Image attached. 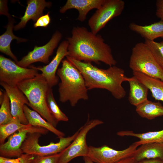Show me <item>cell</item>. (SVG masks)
Instances as JSON below:
<instances>
[{
    "label": "cell",
    "mask_w": 163,
    "mask_h": 163,
    "mask_svg": "<svg viewBox=\"0 0 163 163\" xmlns=\"http://www.w3.org/2000/svg\"><path fill=\"white\" fill-rule=\"evenodd\" d=\"M60 153L45 156H35L30 163H58Z\"/></svg>",
    "instance_id": "30"
},
{
    "label": "cell",
    "mask_w": 163,
    "mask_h": 163,
    "mask_svg": "<svg viewBox=\"0 0 163 163\" xmlns=\"http://www.w3.org/2000/svg\"></svg>",
    "instance_id": "38"
},
{
    "label": "cell",
    "mask_w": 163,
    "mask_h": 163,
    "mask_svg": "<svg viewBox=\"0 0 163 163\" xmlns=\"http://www.w3.org/2000/svg\"><path fill=\"white\" fill-rule=\"evenodd\" d=\"M129 66L133 72L141 73L163 81V70L144 42L137 43L133 48Z\"/></svg>",
    "instance_id": "5"
},
{
    "label": "cell",
    "mask_w": 163,
    "mask_h": 163,
    "mask_svg": "<svg viewBox=\"0 0 163 163\" xmlns=\"http://www.w3.org/2000/svg\"><path fill=\"white\" fill-rule=\"evenodd\" d=\"M30 125L29 124L27 125L22 124L14 119L12 121L9 123L0 125V145L5 142L6 138L19 129Z\"/></svg>",
    "instance_id": "26"
},
{
    "label": "cell",
    "mask_w": 163,
    "mask_h": 163,
    "mask_svg": "<svg viewBox=\"0 0 163 163\" xmlns=\"http://www.w3.org/2000/svg\"><path fill=\"white\" fill-rule=\"evenodd\" d=\"M144 43L149 48L157 62L163 70V41L156 42L145 40Z\"/></svg>",
    "instance_id": "28"
},
{
    "label": "cell",
    "mask_w": 163,
    "mask_h": 163,
    "mask_svg": "<svg viewBox=\"0 0 163 163\" xmlns=\"http://www.w3.org/2000/svg\"><path fill=\"white\" fill-rule=\"evenodd\" d=\"M69 45L67 40L63 41L60 44L56 55L50 63L45 66L30 67L34 68L42 72L41 74L45 77L50 87L52 88L58 82L59 78L56 75L58 67L65 56H68V48Z\"/></svg>",
    "instance_id": "14"
},
{
    "label": "cell",
    "mask_w": 163,
    "mask_h": 163,
    "mask_svg": "<svg viewBox=\"0 0 163 163\" xmlns=\"http://www.w3.org/2000/svg\"><path fill=\"white\" fill-rule=\"evenodd\" d=\"M8 18V23L6 26V30L0 36V51L9 56L16 62L18 61L17 59L11 50V42L14 39H16L18 43L26 42L27 40L18 37L13 34L14 21L11 16Z\"/></svg>",
    "instance_id": "19"
},
{
    "label": "cell",
    "mask_w": 163,
    "mask_h": 163,
    "mask_svg": "<svg viewBox=\"0 0 163 163\" xmlns=\"http://www.w3.org/2000/svg\"><path fill=\"white\" fill-rule=\"evenodd\" d=\"M46 103L53 117L58 122H67L69 119L60 109L54 97L52 88L49 87L46 96Z\"/></svg>",
    "instance_id": "25"
},
{
    "label": "cell",
    "mask_w": 163,
    "mask_h": 163,
    "mask_svg": "<svg viewBox=\"0 0 163 163\" xmlns=\"http://www.w3.org/2000/svg\"><path fill=\"white\" fill-rule=\"evenodd\" d=\"M125 5V2L122 0H105L88 21L91 31L97 34L110 21L121 14Z\"/></svg>",
    "instance_id": "9"
},
{
    "label": "cell",
    "mask_w": 163,
    "mask_h": 163,
    "mask_svg": "<svg viewBox=\"0 0 163 163\" xmlns=\"http://www.w3.org/2000/svg\"><path fill=\"white\" fill-rule=\"evenodd\" d=\"M66 57L80 71L88 90L106 89L117 99L123 98L126 96V92L122 84L123 82L131 80L132 77H126L123 69L116 66L106 69L99 68L91 63L78 61L68 56Z\"/></svg>",
    "instance_id": "2"
},
{
    "label": "cell",
    "mask_w": 163,
    "mask_h": 163,
    "mask_svg": "<svg viewBox=\"0 0 163 163\" xmlns=\"http://www.w3.org/2000/svg\"><path fill=\"white\" fill-rule=\"evenodd\" d=\"M115 163H138L133 156L122 159Z\"/></svg>",
    "instance_id": "34"
},
{
    "label": "cell",
    "mask_w": 163,
    "mask_h": 163,
    "mask_svg": "<svg viewBox=\"0 0 163 163\" xmlns=\"http://www.w3.org/2000/svg\"><path fill=\"white\" fill-rule=\"evenodd\" d=\"M138 163H163V160L158 159H145L138 161Z\"/></svg>",
    "instance_id": "35"
},
{
    "label": "cell",
    "mask_w": 163,
    "mask_h": 163,
    "mask_svg": "<svg viewBox=\"0 0 163 163\" xmlns=\"http://www.w3.org/2000/svg\"><path fill=\"white\" fill-rule=\"evenodd\" d=\"M133 157L137 161L149 159L163 160V143L142 144L137 149Z\"/></svg>",
    "instance_id": "18"
},
{
    "label": "cell",
    "mask_w": 163,
    "mask_h": 163,
    "mask_svg": "<svg viewBox=\"0 0 163 163\" xmlns=\"http://www.w3.org/2000/svg\"><path fill=\"white\" fill-rule=\"evenodd\" d=\"M139 146L136 142L122 150L113 149L106 145L97 147L89 146L87 157L95 163H115L133 156Z\"/></svg>",
    "instance_id": "10"
},
{
    "label": "cell",
    "mask_w": 163,
    "mask_h": 163,
    "mask_svg": "<svg viewBox=\"0 0 163 163\" xmlns=\"http://www.w3.org/2000/svg\"><path fill=\"white\" fill-rule=\"evenodd\" d=\"M72 35L67 38V56L85 62L99 64L101 62L110 67L116 65L117 62L111 47L101 35L94 34L83 27H73Z\"/></svg>",
    "instance_id": "1"
},
{
    "label": "cell",
    "mask_w": 163,
    "mask_h": 163,
    "mask_svg": "<svg viewBox=\"0 0 163 163\" xmlns=\"http://www.w3.org/2000/svg\"><path fill=\"white\" fill-rule=\"evenodd\" d=\"M136 111L142 117L149 120L163 116V106L159 102L148 99L136 107Z\"/></svg>",
    "instance_id": "23"
},
{
    "label": "cell",
    "mask_w": 163,
    "mask_h": 163,
    "mask_svg": "<svg viewBox=\"0 0 163 163\" xmlns=\"http://www.w3.org/2000/svg\"><path fill=\"white\" fill-rule=\"evenodd\" d=\"M23 110L29 124L32 126L45 128L55 134L59 138L64 136L65 134L63 132L56 129V127L42 117L38 113L30 109L26 104L24 106Z\"/></svg>",
    "instance_id": "20"
},
{
    "label": "cell",
    "mask_w": 163,
    "mask_h": 163,
    "mask_svg": "<svg viewBox=\"0 0 163 163\" xmlns=\"http://www.w3.org/2000/svg\"><path fill=\"white\" fill-rule=\"evenodd\" d=\"M79 129L78 133L70 144L60 153L58 163H68L73 158L79 156H87L89 146L87 145L86 138L88 132L96 126L103 122L98 119L89 120Z\"/></svg>",
    "instance_id": "7"
},
{
    "label": "cell",
    "mask_w": 163,
    "mask_h": 163,
    "mask_svg": "<svg viewBox=\"0 0 163 163\" xmlns=\"http://www.w3.org/2000/svg\"><path fill=\"white\" fill-rule=\"evenodd\" d=\"M27 6L21 21L14 26V29L17 30L24 28L30 19L36 22L41 16L46 7H50L52 5L50 2H46L44 0H29L27 2Z\"/></svg>",
    "instance_id": "15"
},
{
    "label": "cell",
    "mask_w": 163,
    "mask_h": 163,
    "mask_svg": "<svg viewBox=\"0 0 163 163\" xmlns=\"http://www.w3.org/2000/svg\"><path fill=\"white\" fill-rule=\"evenodd\" d=\"M62 62L61 67L56 72L61 80L58 88L59 100L63 103L69 101L74 107L79 100L88 99V89L80 71L67 59Z\"/></svg>",
    "instance_id": "3"
},
{
    "label": "cell",
    "mask_w": 163,
    "mask_h": 163,
    "mask_svg": "<svg viewBox=\"0 0 163 163\" xmlns=\"http://www.w3.org/2000/svg\"><path fill=\"white\" fill-rule=\"evenodd\" d=\"M129 91L128 100L132 105L136 107L148 99V88L134 76L128 82Z\"/></svg>",
    "instance_id": "21"
},
{
    "label": "cell",
    "mask_w": 163,
    "mask_h": 163,
    "mask_svg": "<svg viewBox=\"0 0 163 163\" xmlns=\"http://www.w3.org/2000/svg\"><path fill=\"white\" fill-rule=\"evenodd\" d=\"M35 155L23 153L15 158H6L0 156V163H30Z\"/></svg>",
    "instance_id": "29"
},
{
    "label": "cell",
    "mask_w": 163,
    "mask_h": 163,
    "mask_svg": "<svg viewBox=\"0 0 163 163\" xmlns=\"http://www.w3.org/2000/svg\"><path fill=\"white\" fill-rule=\"evenodd\" d=\"M50 18L49 15V12L46 14L40 17L34 24V27H46L50 24Z\"/></svg>",
    "instance_id": "31"
},
{
    "label": "cell",
    "mask_w": 163,
    "mask_h": 163,
    "mask_svg": "<svg viewBox=\"0 0 163 163\" xmlns=\"http://www.w3.org/2000/svg\"><path fill=\"white\" fill-rule=\"evenodd\" d=\"M105 0H67L65 5L60 10L61 13L68 10L75 9L78 12L77 20L83 22L87 18V14L91 10L98 9L104 3Z\"/></svg>",
    "instance_id": "16"
},
{
    "label": "cell",
    "mask_w": 163,
    "mask_h": 163,
    "mask_svg": "<svg viewBox=\"0 0 163 163\" xmlns=\"http://www.w3.org/2000/svg\"><path fill=\"white\" fill-rule=\"evenodd\" d=\"M7 2V0H1L0 1V14H4L8 18L10 16L8 13Z\"/></svg>",
    "instance_id": "33"
},
{
    "label": "cell",
    "mask_w": 163,
    "mask_h": 163,
    "mask_svg": "<svg viewBox=\"0 0 163 163\" xmlns=\"http://www.w3.org/2000/svg\"><path fill=\"white\" fill-rule=\"evenodd\" d=\"M0 84L9 98L11 113L13 118L22 124H28L23 110L24 105H28L29 103L25 95L17 85L11 86L1 82H0Z\"/></svg>",
    "instance_id": "13"
},
{
    "label": "cell",
    "mask_w": 163,
    "mask_h": 163,
    "mask_svg": "<svg viewBox=\"0 0 163 163\" xmlns=\"http://www.w3.org/2000/svg\"><path fill=\"white\" fill-rule=\"evenodd\" d=\"M83 157L85 163H94L87 157Z\"/></svg>",
    "instance_id": "36"
},
{
    "label": "cell",
    "mask_w": 163,
    "mask_h": 163,
    "mask_svg": "<svg viewBox=\"0 0 163 163\" xmlns=\"http://www.w3.org/2000/svg\"><path fill=\"white\" fill-rule=\"evenodd\" d=\"M4 93L3 99L0 104V125L9 123L14 119L11 113L9 98L5 91Z\"/></svg>",
    "instance_id": "27"
},
{
    "label": "cell",
    "mask_w": 163,
    "mask_h": 163,
    "mask_svg": "<svg viewBox=\"0 0 163 163\" xmlns=\"http://www.w3.org/2000/svg\"><path fill=\"white\" fill-rule=\"evenodd\" d=\"M129 28L139 34L145 40L154 41L157 38H163V21L161 20L144 26L132 23L129 24Z\"/></svg>",
    "instance_id": "17"
},
{
    "label": "cell",
    "mask_w": 163,
    "mask_h": 163,
    "mask_svg": "<svg viewBox=\"0 0 163 163\" xmlns=\"http://www.w3.org/2000/svg\"><path fill=\"white\" fill-rule=\"evenodd\" d=\"M24 68L2 55L0 56V82L11 86H16L25 80L34 78L39 73L32 67Z\"/></svg>",
    "instance_id": "8"
},
{
    "label": "cell",
    "mask_w": 163,
    "mask_h": 163,
    "mask_svg": "<svg viewBox=\"0 0 163 163\" xmlns=\"http://www.w3.org/2000/svg\"><path fill=\"white\" fill-rule=\"evenodd\" d=\"M62 38V34L56 31L47 43L41 46H35L32 51L29 52L16 63L24 68H27L31 64L37 62L48 64L50 56L52 54Z\"/></svg>",
    "instance_id": "12"
},
{
    "label": "cell",
    "mask_w": 163,
    "mask_h": 163,
    "mask_svg": "<svg viewBox=\"0 0 163 163\" xmlns=\"http://www.w3.org/2000/svg\"><path fill=\"white\" fill-rule=\"evenodd\" d=\"M4 95V92H3L2 91H0V104H1L2 103L3 100V99Z\"/></svg>",
    "instance_id": "37"
},
{
    "label": "cell",
    "mask_w": 163,
    "mask_h": 163,
    "mask_svg": "<svg viewBox=\"0 0 163 163\" xmlns=\"http://www.w3.org/2000/svg\"><path fill=\"white\" fill-rule=\"evenodd\" d=\"M156 6V15L163 21V0H157Z\"/></svg>",
    "instance_id": "32"
},
{
    "label": "cell",
    "mask_w": 163,
    "mask_h": 163,
    "mask_svg": "<svg viewBox=\"0 0 163 163\" xmlns=\"http://www.w3.org/2000/svg\"><path fill=\"white\" fill-rule=\"evenodd\" d=\"M17 85L27 98L28 106L56 127L59 122L51 113L46 103L47 94L50 87L41 73L19 83Z\"/></svg>",
    "instance_id": "4"
},
{
    "label": "cell",
    "mask_w": 163,
    "mask_h": 163,
    "mask_svg": "<svg viewBox=\"0 0 163 163\" xmlns=\"http://www.w3.org/2000/svg\"><path fill=\"white\" fill-rule=\"evenodd\" d=\"M48 131L45 128L31 125L19 129L10 136L7 141L0 145V156L9 158L19 157L24 153L21 147L28 133H38L46 135Z\"/></svg>",
    "instance_id": "11"
},
{
    "label": "cell",
    "mask_w": 163,
    "mask_h": 163,
    "mask_svg": "<svg viewBox=\"0 0 163 163\" xmlns=\"http://www.w3.org/2000/svg\"><path fill=\"white\" fill-rule=\"evenodd\" d=\"M133 76L145 85L151 92L155 100L163 102V81L151 77L142 73L133 72Z\"/></svg>",
    "instance_id": "22"
},
{
    "label": "cell",
    "mask_w": 163,
    "mask_h": 163,
    "mask_svg": "<svg viewBox=\"0 0 163 163\" xmlns=\"http://www.w3.org/2000/svg\"><path fill=\"white\" fill-rule=\"evenodd\" d=\"M120 136H130L139 139L136 141L139 146L151 143H163V129L158 131H149L144 133H136L132 131L123 130L117 133Z\"/></svg>",
    "instance_id": "24"
},
{
    "label": "cell",
    "mask_w": 163,
    "mask_h": 163,
    "mask_svg": "<svg viewBox=\"0 0 163 163\" xmlns=\"http://www.w3.org/2000/svg\"><path fill=\"white\" fill-rule=\"evenodd\" d=\"M78 132L79 130L71 136L59 138L58 142H52L47 145L43 146L39 143V139L42 135L41 133H29L21 148L24 153L35 156H45L60 153L70 144Z\"/></svg>",
    "instance_id": "6"
}]
</instances>
